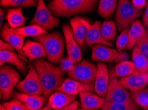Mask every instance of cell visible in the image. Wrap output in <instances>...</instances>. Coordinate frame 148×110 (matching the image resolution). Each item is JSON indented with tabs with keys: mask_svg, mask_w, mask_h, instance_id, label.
<instances>
[{
	"mask_svg": "<svg viewBox=\"0 0 148 110\" xmlns=\"http://www.w3.org/2000/svg\"><path fill=\"white\" fill-rule=\"evenodd\" d=\"M12 30L15 32L17 33L18 34L21 35L25 38L37 37L47 32L42 28L37 25H35V24H31V25L23 26V27L18 28H12Z\"/></svg>",
	"mask_w": 148,
	"mask_h": 110,
	"instance_id": "28",
	"label": "cell"
},
{
	"mask_svg": "<svg viewBox=\"0 0 148 110\" xmlns=\"http://www.w3.org/2000/svg\"><path fill=\"white\" fill-rule=\"evenodd\" d=\"M33 66L41 79L43 96L46 98H49L63 83L65 73L59 66L54 65L52 63L43 58L33 61Z\"/></svg>",
	"mask_w": 148,
	"mask_h": 110,
	"instance_id": "1",
	"label": "cell"
},
{
	"mask_svg": "<svg viewBox=\"0 0 148 110\" xmlns=\"http://www.w3.org/2000/svg\"><path fill=\"white\" fill-rule=\"evenodd\" d=\"M142 21L145 27H146V26H148V3L147 4L146 7H145V10L144 11V13H143V15Z\"/></svg>",
	"mask_w": 148,
	"mask_h": 110,
	"instance_id": "41",
	"label": "cell"
},
{
	"mask_svg": "<svg viewBox=\"0 0 148 110\" xmlns=\"http://www.w3.org/2000/svg\"><path fill=\"white\" fill-rule=\"evenodd\" d=\"M30 23L39 26L48 32L59 26L60 20L47 7L45 0H38L37 9Z\"/></svg>",
	"mask_w": 148,
	"mask_h": 110,
	"instance_id": "7",
	"label": "cell"
},
{
	"mask_svg": "<svg viewBox=\"0 0 148 110\" xmlns=\"http://www.w3.org/2000/svg\"><path fill=\"white\" fill-rule=\"evenodd\" d=\"M132 2L134 6L140 10H142L147 4L146 0H132Z\"/></svg>",
	"mask_w": 148,
	"mask_h": 110,
	"instance_id": "38",
	"label": "cell"
},
{
	"mask_svg": "<svg viewBox=\"0 0 148 110\" xmlns=\"http://www.w3.org/2000/svg\"><path fill=\"white\" fill-rule=\"evenodd\" d=\"M19 73L13 67L4 65L0 69V91L4 100H8L12 96L15 87L19 82Z\"/></svg>",
	"mask_w": 148,
	"mask_h": 110,
	"instance_id": "6",
	"label": "cell"
},
{
	"mask_svg": "<svg viewBox=\"0 0 148 110\" xmlns=\"http://www.w3.org/2000/svg\"><path fill=\"white\" fill-rule=\"evenodd\" d=\"M131 98L141 108L148 110V86L139 91L131 92Z\"/></svg>",
	"mask_w": 148,
	"mask_h": 110,
	"instance_id": "31",
	"label": "cell"
},
{
	"mask_svg": "<svg viewBox=\"0 0 148 110\" xmlns=\"http://www.w3.org/2000/svg\"><path fill=\"white\" fill-rule=\"evenodd\" d=\"M145 29H146V31H147V36H148V26L145 27Z\"/></svg>",
	"mask_w": 148,
	"mask_h": 110,
	"instance_id": "45",
	"label": "cell"
},
{
	"mask_svg": "<svg viewBox=\"0 0 148 110\" xmlns=\"http://www.w3.org/2000/svg\"><path fill=\"white\" fill-rule=\"evenodd\" d=\"M97 71V66L87 59H84L77 63L71 71L68 72V76L72 79L82 84L88 91L95 90V81Z\"/></svg>",
	"mask_w": 148,
	"mask_h": 110,
	"instance_id": "4",
	"label": "cell"
},
{
	"mask_svg": "<svg viewBox=\"0 0 148 110\" xmlns=\"http://www.w3.org/2000/svg\"><path fill=\"white\" fill-rule=\"evenodd\" d=\"M101 22L99 21H96L92 24L87 34L86 38V46L92 48L98 44H102L105 46L112 47L113 44L104 39L101 32Z\"/></svg>",
	"mask_w": 148,
	"mask_h": 110,
	"instance_id": "17",
	"label": "cell"
},
{
	"mask_svg": "<svg viewBox=\"0 0 148 110\" xmlns=\"http://www.w3.org/2000/svg\"><path fill=\"white\" fill-rule=\"evenodd\" d=\"M0 110H5V109H4V107H3V105H1V108H0Z\"/></svg>",
	"mask_w": 148,
	"mask_h": 110,
	"instance_id": "44",
	"label": "cell"
},
{
	"mask_svg": "<svg viewBox=\"0 0 148 110\" xmlns=\"http://www.w3.org/2000/svg\"><path fill=\"white\" fill-rule=\"evenodd\" d=\"M75 65L76 63L74 62V61L70 57L67 56L61 60L59 63V67L64 73H66V72L71 71L74 68Z\"/></svg>",
	"mask_w": 148,
	"mask_h": 110,
	"instance_id": "35",
	"label": "cell"
},
{
	"mask_svg": "<svg viewBox=\"0 0 148 110\" xmlns=\"http://www.w3.org/2000/svg\"><path fill=\"white\" fill-rule=\"evenodd\" d=\"M141 107L133 100L125 103L104 104L100 110H138Z\"/></svg>",
	"mask_w": 148,
	"mask_h": 110,
	"instance_id": "32",
	"label": "cell"
},
{
	"mask_svg": "<svg viewBox=\"0 0 148 110\" xmlns=\"http://www.w3.org/2000/svg\"><path fill=\"white\" fill-rule=\"evenodd\" d=\"M129 28H125L122 31L120 34L119 35L116 42V49L118 51H123L125 48H126L129 41Z\"/></svg>",
	"mask_w": 148,
	"mask_h": 110,
	"instance_id": "33",
	"label": "cell"
},
{
	"mask_svg": "<svg viewBox=\"0 0 148 110\" xmlns=\"http://www.w3.org/2000/svg\"><path fill=\"white\" fill-rule=\"evenodd\" d=\"M81 108L88 110L102 109L105 104L104 98L92 93L88 90L82 91L79 94Z\"/></svg>",
	"mask_w": 148,
	"mask_h": 110,
	"instance_id": "16",
	"label": "cell"
},
{
	"mask_svg": "<svg viewBox=\"0 0 148 110\" xmlns=\"http://www.w3.org/2000/svg\"><path fill=\"white\" fill-rule=\"evenodd\" d=\"M17 88L21 93L38 96L43 94L41 79L34 66L30 65L27 75L23 80L19 82Z\"/></svg>",
	"mask_w": 148,
	"mask_h": 110,
	"instance_id": "8",
	"label": "cell"
},
{
	"mask_svg": "<svg viewBox=\"0 0 148 110\" xmlns=\"http://www.w3.org/2000/svg\"><path fill=\"white\" fill-rule=\"evenodd\" d=\"M58 90L71 96H77L82 91L87 90L86 88L81 83L72 78H66L64 80Z\"/></svg>",
	"mask_w": 148,
	"mask_h": 110,
	"instance_id": "24",
	"label": "cell"
},
{
	"mask_svg": "<svg viewBox=\"0 0 148 110\" xmlns=\"http://www.w3.org/2000/svg\"><path fill=\"white\" fill-rule=\"evenodd\" d=\"M6 19L11 28H18L23 27L26 22V19L23 13V7H16L8 9Z\"/></svg>",
	"mask_w": 148,
	"mask_h": 110,
	"instance_id": "23",
	"label": "cell"
},
{
	"mask_svg": "<svg viewBox=\"0 0 148 110\" xmlns=\"http://www.w3.org/2000/svg\"><path fill=\"white\" fill-rule=\"evenodd\" d=\"M136 46L142 54L148 59V36H145L139 40Z\"/></svg>",
	"mask_w": 148,
	"mask_h": 110,
	"instance_id": "36",
	"label": "cell"
},
{
	"mask_svg": "<svg viewBox=\"0 0 148 110\" xmlns=\"http://www.w3.org/2000/svg\"><path fill=\"white\" fill-rule=\"evenodd\" d=\"M77 110H88V109H78Z\"/></svg>",
	"mask_w": 148,
	"mask_h": 110,
	"instance_id": "46",
	"label": "cell"
},
{
	"mask_svg": "<svg viewBox=\"0 0 148 110\" xmlns=\"http://www.w3.org/2000/svg\"><path fill=\"white\" fill-rule=\"evenodd\" d=\"M35 41L41 43L46 51L47 61L53 64L60 63L64 58L65 49V39L59 32L46 33L39 36L33 38Z\"/></svg>",
	"mask_w": 148,
	"mask_h": 110,
	"instance_id": "3",
	"label": "cell"
},
{
	"mask_svg": "<svg viewBox=\"0 0 148 110\" xmlns=\"http://www.w3.org/2000/svg\"><path fill=\"white\" fill-rule=\"evenodd\" d=\"M129 59H130V55H128V53L125 52L124 51H119V55L116 61V63H121V62L127 61H129Z\"/></svg>",
	"mask_w": 148,
	"mask_h": 110,
	"instance_id": "37",
	"label": "cell"
},
{
	"mask_svg": "<svg viewBox=\"0 0 148 110\" xmlns=\"http://www.w3.org/2000/svg\"><path fill=\"white\" fill-rule=\"evenodd\" d=\"M77 96H71L57 90L49 98L48 105L54 110H60L71 104L77 99Z\"/></svg>",
	"mask_w": 148,
	"mask_h": 110,
	"instance_id": "19",
	"label": "cell"
},
{
	"mask_svg": "<svg viewBox=\"0 0 148 110\" xmlns=\"http://www.w3.org/2000/svg\"><path fill=\"white\" fill-rule=\"evenodd\" d=\"M62 31L66 45L67 56L70 57L76 64L78 63L82 60L81 48L76 41L70 26L64 24L62 26Z\"/></svg>",
	"mask_w": 148,
	"mask_h": 110,
	"instance_id": "12",
	"label": "cell"
},
{
	"mask_svg": "<svg viewBox=\"0 0 148 110\" xmlns=\"http://www.w3.org/2000/svg\"><path fill=\"white\" fill-rule=\"evenodd\" d=\"M120 82L130 92L141 90L146 88L148 84V72L136 71L130 75L120 78Z\"/></svg>",
	"mask_w": 148,
	"mask_h": 110,
	"instance_id": "11",
	"label": "cell"
},
{
	"mask_svg": "<svg viewBox=\"0 0 148 110\" xmlns=\"http://www.w3.org/2000/svg\"><path fill=\"white\" fill-rule=\"evenodd\" d=\"M5 63L13 65L23 74L27 71V64L14 51H0V65L2 67Z\"/></svg>",
	"mask_w": 148,
	"mask_h": 110,
	"instance_id": "20",
	"label": "cell"
},
{
	"mask_svg": "<svg viewBox=\"0 0 148 110\" xmlns=\"http://www.w3.org/2000/svg\"><path fill=\"white\" fill-rule=\"evenodd\" d=\"M0 51H14L15 49L8 42L1 40L0 42Z\"/></svg>",
	"mask_w": 148,
	"mask_h": 110,
	"instance_id": "39",
	"label": "cell"
},
{
	"mask_svg": "<svg viewBox=\"0 0 148 110\" xmlns=\"http://www.w3.org/2000/svg\"><path fill=\"white\" fill-rule=\"evenodd\" d=\"M39 110H51V108L49 105H46V106H45L44 107H42L41 109H40Z\"/></svg>",
	"mask_w": 148,
	"mask_h": 110,
	"instance_id": "43",
	"label": "cell"
},
{
	"mask_svg": "<svg viewBox=\"0 0 148 110\" xmlns=\"http://www.w3.org/2000/svg\"><path fill=\"white\" fill-rule=\"evenodd\" d=\"M136 71V67L133 62L127 61L119 63L116 65L114 70L110 73V77H120L122 78L130 75Z\"/></svg>",
	"mask_w": 148,
	"mask_h": 110,
	"instance_id": "25",
	"label": "cell"
},
{
	"mask_svg": "<svg viewBox=\"0 0 148 110\" xmlns=\"http://www.w3.org/2000/svg\"><path fill=\"white\" fill-rule=\"evenodd\" d=\"M1 36L3 40L10 44L20 55L25 57L23 50L25 44V37L15 32L8 23H5L3 27H2Z\"/></svg>",
	"mask_w": 148,
	"mask_h": 110,
	"instance_id": "15",
	"label": "cell"
},
{
	"mask_svg": "<svg viewBox=\"0 0 148 110\" xmlns=\"http://www.w3.org/2000/svg\"><path fill=\"white\" fill-rule=\"evenodd\" d=\"M38 0H1L3 7H34L37 5Z\"/></svg>",
	"mask_w": 148,
	"mask_h": 110,
	"instance_id": "30",
	"label": "cell"
},
{
	"mask_svg": "<svg viewBox=\"0 0 148 110\" xmlns=\"http://www.w3.org/2000/svg\"><path fill=\"white\" fill-rule=\"evenodd\" d=\"M119 51L110 46L102 44L95 45L92 47V60L100 63L116 62L118 57Z\"/></svg>",
	"mask_w": 148,
	"mask_h": 110,
	"instance_id": "14",
	"label": "cell"
},
{
	"mask_svg": "<svg viewBox=\"0 0 148 110\" xmlns=\"http://www.w3.org/2000/svg\"><path fill=\"white\" fill-rule=\"evenodd\" d=\"M104 99L105 104L125 103L132 100L128 90L123 86L117 78L113 77H110L109 86Z\"/></svg>",
	"mask_w": 148,
	"mask_h": 110,
	"instance_id": "9",
	"label": "cell"
},
{
	"mask_svg": "<svg viewBox=\"0 0 148 110\" xmlns=\"http://www.w3.org/2000/svg\"><path fill=\"white\" fill-rule=\"evenodd\" d=\"M1 105L5 110H28L23 103L16 98L10 102H4Z\"/></svg>",
	"mask_w": 148,
	"mask_h": 110,
	"instance_id": "34",
	"label": "cell"
},
{
	"mask_svg": "<svg viewBox=\"0 0 148 110\" xmlns=\"http://www.w3.org/2000/svg\"><path fill=\"white\" fill-rule=\"evenodd\" d=\"M142 10L136 8L130 0H118L116 12V22L120 32L128 28L142 15Z\"/></svg>",
	"mask_w": 148,
	"mask_h": 110,
	"instance_id": "5",
	"label": "cell"
},
{
	"mask_svg": "<svg viewBox=\"0 0 148 110\" xmlns=\"http://www.w3.org/2000/svg\"><path fill=\"white\" fill-rule=\"evenodd\" d=\"M147 35L146 29L140 20H137L129 28V41L126 47L127 50H133L138 41Z\"/></svg>",
	"mask_w": 148,
	"mask_h": 110,
	"instance_id": "21",
	"label": "cell"
},
{
	"mask_svg": "<svg viewBox=\"0 0 148 110\" xmlns=\"http://www.w3.org/2000/svg\"><path fill=\"white\" fill-rule=\"evenodd\" d=\"M132 59L136 71L148 72V59L142 54L137 46L132 50Z\"/></svg>",
	"mask_w": 148,
	"mask_h": 110,
	"instance_id": "27",
	"label": "cell"
},
{
	"mask_svg": "<svg viewBox=\"0 0 148 110\" xmlns=\"http://www.w3.org/2000/svg\"><path fill=\"white\" fill-rule=\"evenodd\" d=\"M5 15V11H4L2 8H1V9H0V26H1V28H2V26H3Z\"/></svg>",
	"mask_w": 148,
	"mask_h": 110,
	"instance_id": "42",
	"label": "cell"
},
{
	"mask_svg": "<svg viewBox=\"0 0 148 110\" xmlns=\"http://www.w3.org/2000/svg\"><path fill=\"white\" fill-rule=\"evenodd\" d=\"M99 1L100 0H53L48 7L55 16L69 17L92 13Z\"/></svg>",
	"mask_w": 148,
	"mask_h": 110,
	"instance_id": "2",
	"label": "cell"
},
{
	"mask_svg": "<svg viewBox=\"0 0 148 110\" xmlns=\"http://www.w3.org/2000/svg\"><path fill=\"white\" fill-rule=\"evenodd\" d=\"M23 50L25 57H27L31 61L46 57L47 56L44 46L37 41L27 40L24 44Z\"/></svg>",
	"mask_w": 148,
	"mask_h": 110,
	"instance_id": "18",
	"label": "cell"
},
{
	"mask_svg": "<svg viewBox=\"0 0 148 110\" xmlns=\"http://www.w3.org/2000/svg\"><path fill=\"white\" fill-rule=\"evenodd\" d=\"M118 0H100L98 7V13L100 17L110 19L117 9Z\"/></svg>",
	"mask_w": 148,
	"mask_h": 110,
	"instance_id": "26",
	"label": "cell"
},
{
	"mask_svg": "<svg viewBox=\"0 0 148 110\" xmlns=\"http://www.w3.org/2000/svg\"><path fill=\"white\" fill-rule=\"evenodd\" d=\"M14 97L21 101L28 110H39L43 107L46 98L44 96L30 95L21 92L15 93Z\"/></svg>",
	"mask_w": 148,
	"mask_h": 110,
	"instance_id": "22",
	"label": "cell"
},
{
	"mask_svg": "<svg viewBox=\"0 0 148 110\" xmlns=\"http://www.w3.org/2000/svg\"><path fill=\"white\" fill-rule=\"evenodd\" d=\"M78 105H79V103L77 100H75L73 103H71V104H69L65 107L60 110H77L78 109Z\"/></svg>",
	"mask_w": 148,
	"mask_h": 110,
	"instance_id": "40",
	"label": "cell"
},
{
	"mask_svg": "<svg viewBox=\"0 0 148 110\" xmlns=\"http://www.w3.org/2000/svg\"><path fill=\"white\" fill-rule=\"evenodd\" d=\"M70 24L76 41L80 48L85 50L86 36L92 26L90 21L86 18L76 17L71 19Z\"/></svg>",
	"mask_w": 148,
	"mask_h": 110,
	"instance_id": "10",
	"label": "cell"
},
{
	"mask_svg": "<svg viewBox=\"0 0 148 110\" xmlns=\"http://www.w3.org/2000/svg\"><path fill=\"white\" fill-rule=\"evenodd\" d=\"M117 24L114 21H105L101 24V32L105 40L112 43L116 38Z\"/></svg>",
	"mask_w": 148,
	"mask_h": 110,
	"instance_id": "29",
	"label": "cell"
},
{
	"mask_svg": "<svg viewBox=\"0 0 148 110\" xmlns=\"http://www.w3.org/2000/svg\"><path fill=\"white\" fill-rule=\"evenodd\" d=\"M108 66L104 63L97 65V71L95 81V90L97 95L105 98L108 88L110 77Z\"/></svg>",
	"mask_w": 148,
	"mask_h": 110,
	"instance_id": "13",
	"label": "cell"
}]
</instances>
